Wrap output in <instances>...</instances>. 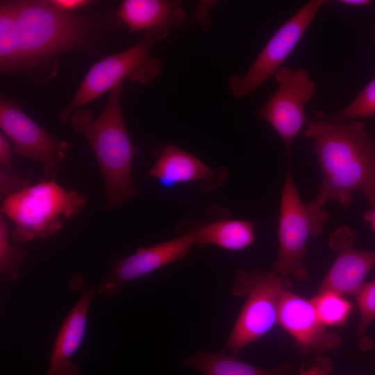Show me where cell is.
Instances as JSON below:
<instances>
[{
	"mask_svg": "<svg viewBox=\"0 0 375 375\" xmlns=\"http://www.w3.org/2000/svg\"><path fill=\"white\" fill-rule=\"evenodd\" d=\"M23 73L37 83L58 74V57L76 51L99 54L103 39L121 21L116 12L79 15L53 8L47 0H15Z\"/></svg>",
	"mask_w": 375,
	"mask_h": 375,
	"instance_id": "obj_1",
	"label": "cell"
},
{
	"mask_svg": "<svg viewBox=\"0 0 375 375\" xmlns=\"http://www.w3.org/2000/svg\"><path fill=\"white\" fill-rule=\"evenodd\" d=\"M303 135L312 140L322 173L314 199L318 205L335 201L348 208L353 192L359 191L375 206V140L363 122L345 124L320 116L307 121Z\"/></svg>",
	"mask_w": 375,
	"mask_h": 375,
	"instance_id": "obj_2",
	"label": "cell"
},
{
	"mask_svg": "<svg viewBox=\"0 0 375 375\" xmlns=\"http://www.w3.org/2000/svg\"><path fill=\"white\" fill-rule=\"evenodd\" d=\"M122 84L110 91L103 111L94 117L88 108L76 109L69 122L75 133L84 136L99 164L103 182L106 207L121 206L138 193L133 178V160L139 147L133 144L122 109Z\"/></svg>",
	"mask_w": 375,
	"mask_h": 375,
	"instance_id": "obj_3",
	"label": "cell"
},
{
	"mask_svg": "<svg viewBox=\"0 0 375 375\" xmlns=\"http://www.w3.org/2000/svg\"><path fill=\"white\" fill-rule=\"evenodd\" d=\"M87 202L83 192L44 178L3 199L1 213L14 226L12 240L24 243L52 237L66 220L78 215Z\"/></svg>",
	"mask_w": 375,
	"mask_h": 375,
	"instance_id": "obj_4",
	"label": "cell"
},
{
	"mask_svg": "<svg viewBox=\"0 0 375 375\" xmlns=\"http://www.w3.org/2000/svg\"><path fill=\"white\" fill-rule=\"evenodd\" d=\"M291 286L290 278L273 270L237 271L231 291L246 299L222 350L238 355L244 347L268 333L278 323L281 298Z\"/></svg>",
	"mask_w": 375,
	"mask_h": 375,
	"instance_id": "obj_5",
	"label": "cell"
},
{
	"mask_svg": "<svg viewBox=\"0 0 375 375\" xmlns=\"http://www.w3.org/2000/svg\"><path fill=\"white\" fill-rule=\"evenodd\" d=\"M158 40L151 31L127 49L110 54L92 65L71 101L57 116L65 125L72 113L90 101L110 92L124 80L151 84L162 70L160 60L151 55Z\"/></svg>",
	"mask_w": 375,
	"mask_h": 375,
	"instance_id": "obj_6",
	"label": "cell"
},
{
	"mask_svg": "<svg viewBox=\"0 0 375 375\" xmlns=\"http://www.w3.org/2000/svg\"><path fill=\"white\" fill-rule=\"evenodd\" d=\"M328 219V212L314 199L303 203L288 167L281 198L278 254L272 270L300 282L306 281L308 276L305 265L308 240L321 235Z\"/></svg>",
	"mask_w": 375,
	"mask_h": 375,
	"instance_id": "obj_7",
	"label": "cell"
},
{
	"mask_svg": "<svg viewBox=\"0 0 375 375\" xmlns=\"http://www.w3.org/2000/svg\"><path fill=\"white\" fill-rule=\"evenodd\" d=\"M0 128L20 156L39 162L44 178L55 180L72 144L50 133L23 111L14 98L1 95Z\"/></svg>",
	"mask_w": 375,
	"mask_h": 375,
	"instance_id": "obj_8",
	"label": "cell"
},
{
	"mask_svg": "<svg viewBox=\"0 0 375 375\" xmlns=\"http://www.w3.org/2000/svg\"><path fill=\"white\" fill-rule=\"evenodd\" d=\"M326 2L324 0L309 1L283 23L268 40L248 71L243 76L235 74L230 78L231 93L236 98L247 96L274 75Z\"/></svg>",
	"mask_w": 375,
	"mask_h": 375,
	"instance_id": "obj_9",
	"label": "cell"
},
{
	"mask_svg": "<svg viewBox=\"0 0 375 375\" xmlns=\"http://www.w3.org/2000/svg\"><path fill=\"white\" fill-rule=\"evenodd\" d=\"M274 76L278 88L258 109L257 116L281 138L290 158L292 143L308 121L305 106L314 95L316 84L303 68L281 67Z\"/></svg>",
	"mask_w": 375,
	"mask_h": 375,
	"instance_id": "obj_10",
	"label": "cell"
},
{
	"mask_svg": "<svg viewBox=\"0 0 375 375\" xmlns=\"http://www.w3.org/2000/svg\"><path fill=\"white\" fill-rule=\"evenodd\" d=\"M358 233L342 225L331 232L328 244L336 258L315 294L326 292L342 296H356L369 272L375 267V250L353 247Z\"/></svg>",
	"mask_w": 375,
	"mask_h": 375,
	"instance_id": "obj_11",
	"label": "cell"
},
{
	"mask_svg": "<svg viewBox=\"0 0 375 375\" xmlns=\"http://www.w3.org/2000/svg\"><path fill=\"white\" fill-rule=\"evenodd\" d=\"M192 245L190 236L183 234L151 247H140L128 256L116 258L110 271L97 287L98 294L108 297L116 296L128 282L183 260Z\"/></svg>",
	"mask_w": 375,
	"mask_h": 375,
	"instance_id": "obj_12",
	"label": "cell"
},
{
	"mask_svg": "<svg viewBox=\"0 0 375 375\" xmlns=\"http://www.w3.org/2000/svg\"><path fill=\"white\" fill-rule=\"evenodd\" d=\"M278 323L294 340L297 349L303 353L324 355L336 349L342 337L328 329L320 320L312 299L288 290L278 308Z\"/></svg>",
	"mask_w": 375,
	"mask_h": 375,
	"instance_id": "obj_13",
	"label": "cell"
},
{
	"mask_svg": "<svg viewBox=\"0 0 375 375\" xmlns=\"http://www.w3.org/2000/svg\"><path fill=\"white\" fill-rule=\"evenodd\" d=\"M152 153L156 160L147 175L156 179L165 188L200 182L201 191L209 193L223 185L228 175L226 167L212 169L174 144L158 146L153 148Z\"/></svg>",
	"mask_w": 375,
	"mask_h": 375,
	"instance_id": "obj_14",
	"label": "cell"
},
{
	"mask_svg": "<svg viewBox=\"0 0 375 375\" xmlns=\"http://www.w3.org/2000/svg\"><path fill=\"white\" fill-rule=\"evenodd\" d=\"M69 285L81 292V297L62 322L56 337L46 375H79L78 365L71 361L81 345L86 333L90 305L98 288L87 283L83 276L76 273Z\"/></svg>",
	"mask_w": 375,
	"mask_h": 375,
	"instance_id": "obj_15",
	"label": "cell"
},
{
	"mask_svg": "<svg viewBox=\"0 0 375 375\" xmlns=\"http://www.w3.org/2000/svg\"><path fill=\"white\" fill-rule=\"evenodd\" d=\"M117 15L131 31H151L158 41L173 28H181L185 18L183 2L177 0H124Z\"/></svg>",
	"mask_w": 375,
	"mask_h": 375,
	"instance_id": "obj_16",
	"label": "cell"
},
{
	"mask_svg": "<svg viewBox=\"0 0 375 375\" xmlns=\"http://www.w3.org/2000/svg\"><path fill=\"white\" fill-rule=\"evenodd\" d=\"M226 212L222 217L194 226L184 234L193 244L203 247L216 245L228 251H240L255 240L254 224L245 220L230 219Z\"/></svg>",
	"mask_w": 375,
	"mask_h": 375,
	"instance_id": "obj_17",
	"label": "cell"
},
{
	"mask_svg": "<svg viewBox=\"0 0 375 375\" xmlns=\"http://www.w3.org/2000/svg\"><path fill=\"white\" fill-rule=\"evenodd\" d=\"M183 363L204 375H283L292 367L285 362L272 369H262L224 350L215 353L199 351L185 358Z\"/></svg>",
	"mask_w": 375,
	"mask_h": 375,
	"instance_id": "obj_18",
	"label": "cell"
},
{
	"mask_svg": "<svg viewBox=\"0 0 375 375\" xmlns=\"http://www.w3.org/2000/svg\"><path fill=\"white\" fill-rule=\"evenodd\" d=\"M23 72V59L15 0L0 1V74Z\"/></svg>",
	"mask_w": 375,
	"mask_h": 375,
	"instance_id": "obj_19",
	"label": "cell"
},
{
	"mask_svg": "<svg viewBox=\"0 0 375 375\" xmlns=\"http://www.w3.org/2000/svg\"><path fill=\"white\" fill-rule=\"evenodd\" d=\"M311 299L320 320L327 327L344 324L353 310L349 299L334 292L315 294Z\"/></svg>",
	"mask_w": 375,
	"mask_h": 375,
	"instance_id": "obj_20",
	"label": "cell"
},
{
	"mask_svg": "<svg viewBox=\"0 0 375 375\" xmlns=\"http://www.w3.org/2000/svg\"><path fill=\"white\" fill-rule=\"evenodd\" d=\"M356 298L360 313V322L356 329L358 347L361 351H367L373 347L368 329L375 319V280L365 283Z\"/></svg>",
	"mask_w": 375,
	"mask_h": 375,
	"instance_id": "obj_21",
	"label": "cell"
},
{
	"mask_svg": "<svg viewBox=\"0 0 375 375\" xmlns=\"http://www.w3.org/2000/svg\"><path fill=\"white\" fill-rule=\"evenodd\" d=\"M25 249L13 244L9 240V230L6 217L0 215V274L1 278L15 280L19 276L25 258Z\"/></svg>",
	"mask_w": 375,
	"mask_h": 375,
	"instance_id": "obj_22",
	"label": "cell"
},
{
	"mask_svg": "<svg viewBox=\"0 0 375 375\" xmlns=\"http://www.w3.org/2000/svg\"><path fill=\"white\" fill-rule=\"evenodd\" d=\"M320 116L330 121L343 123L375 116V78L347 107L328 117H324L322 114Z\"/></svg>",
	"mask_w": 375,
	"mask_h": 375,
	"instance_id": "obj_23",
	"label": "cell"
},
{
	"mask_svg": "<svg viewBox=\"0 0 375 375\" xmlns=\"http://www.w3.org/2000/svg\"><path fill=\"white\" fill-rule=\"evenodd\" d=\"M28 176L14 167L0 166V195L4 199L31 185Z\"/></svg>",
	"mask_w": 375,
	"mask_h": 375,
	"instance_id": "obj_24",
	"label": "cell"
},
{
	"mask_svg": "<svg viewBox=\"0 0 375 375\" xmlns=\"http://www.w3.org/2000/svg\"><path fill=\"white\" fill-rule=\"evenodd\" d=\"M333 368L331 360L324 355H316L308 368L302 365L299 375H329Z\"/></svg>",
	"mask_w": 375,
	"mask_h": 375,
	"instance_id": "obj_25",
	"label": "cell"
},
{
	"mask_svg": "<svg viewBox=\"0 0 375 375\" xmlns=\"http://www.w3.org/2000/svg\"><path fill=\"white\" fill-rule=\"evenodd\" d=\"M49 2L53 8L63 12H73L92 3L90 0H49Z\"/></svg>",
	"mask_w": 375,
	"mask_h": 375,
	"instance_id": "obj_26",
	"label": "cell"
},
{
	"mask_svg": "<svg viewBox=\"0 0 375 375\" xmlns=\"http://www.w3.org/2000/svg\"><path fill=\"white\" fill-rule=\"evenodd\" d=\"M13 147L9 139L2 133H0V166L6 167H14L12 165Z\"/></svg>",
	"mask_w": 375,
	"mask_h": 375,
	"instance_id": "obj_27",
	"label": "cell"
},
{
	"mask_svg": "<svg viewBox=\"0 0 375 375\" xmlns=\"http://www.w3.org/2000/svg\"><path fill=\"white\" fill-rule=\"evenodd\" d=\"M340 4L353 7L370 6L372 1L370 0H340L337 1Z\"/></svg>",
	"mask_w": 375,
	"mask_h": 375,
	"instance_id": "obj_28",
	"label": "cell"
},
{
	"mask_svg": "<svg viewBox=\"0 0 375 375\" xmlns=\"http://www.w3.org/2000/svg\"><path fill=\"white\" fill-rule=\"evenodd\" d=\"M363 217L369 224L372 231L375 232V206L367 210L363 214Z\"/></svg>",
	"mask_w": 375,
	"mask_h": 375,
	"instance_id": "obj_29",
	"label": "cell"
},
{
	"mask_svg": "<svg viewBox=\"0 0 375 375\" xmlns=\"http://www.w3.org/2000/svg\"><path fill=\"white\" fill-rule=\"evenodd\" d=\"M373 31H374V33L375 34V26H374V28Z\"/></svg>",
	"mask_w": 375,
	"mask_h": 375,
	"instance_id": "obj_30",
	"label": "cell"
}]
</instances>
